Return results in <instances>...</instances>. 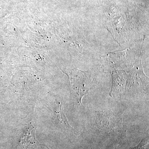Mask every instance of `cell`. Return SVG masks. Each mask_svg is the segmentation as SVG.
<instances>
[{
	"mask_svg": "<svg viewBox=\"0 0 149 149\" xmlns=\"http://www.w3.org/2000/svg\"><path fill=\"white\" fill-rule=\"evenodd\" d=\"M70 96L73 102L78 107L82 106V99L94 86V79L89 73L79 71L70 79Z\"/></svg>",
	"mask_w": 149,
	"mask_h": 149,
	"instance_id": "cell-1",
	"label": "cell"
},
{
	"mask_svg": "<svg viewBox=\"0 0 149 149\" xmlns=\"http://www.w3.org/2000/svg\"><path fill=\"white\" fill-rule=\"evenodd\" d=\"M98 128L106 132H117L125 135V126L120 116L111 111H99L96 115Z\"/></svg>",
	"mask_w": 149,
	"mask_h": 149,
	"instance_id": "cell-2",
	"label": "cell"
},
{
	"mask_svg": "<svg viewBox=\"0 0 149 149\" xmlns=\"http://www.w3.org/2000/svg\"><path fill=\"white\" fill-rule=\"evenodd\" d=\"M37 126L35 123H30L24 128V132L20 139L19 145L23 148H35L38 146H45L40 144L35 137Z\"/></svg>",
	"mask_w": 149,
	"mask_h": 149,
	"instance_id": "cell-3",
	"label": "cell"
},
{
	"mask_svg": "<svg viewBox=\"0 0 149 149\" xmlns=\"http://www.w3.org/2000/svg\"><path fill=\"white\" fill-rule=\"evenodd\" d=\"M52 120L59 127L67 129H73L68 123L65 114L63 106L59 103L56 107L52 112Z\"/></svg>",
	"mask_w": 149,
	"mask_h": 149,
	"instance_id": "cell-4",
	"label": "cell"
},
{
	"mask_svg": "<svg viewBox=\"0 0 149 149\" xmlns=\"http://www.w3.org/2000/svg\"><path fill=\"white\" fill-rule=\"evenodd\" d=\"M148 144V138H143L142 139L140 143L136 146L132 148L129 146V149H145Z\"/></svg>",
	"mask_w": 149,
	"mask_h": 149,
	"instance_id": "cell-5",
	"label": "cell"
}]
</instances>
